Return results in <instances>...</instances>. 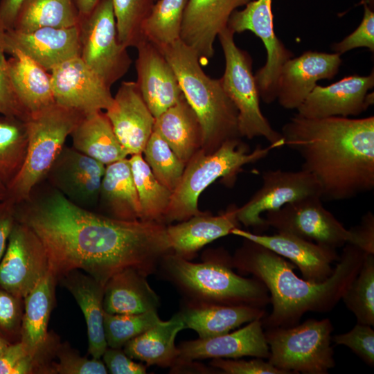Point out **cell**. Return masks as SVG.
I'll return each instance as SVG.
<instances>
[{
    "instance_id": "obj_27",
    "label": "cell",
    "mask_w": 374,
    "mask_h": 374,
    "mask_svg": "<svg viewBox=\"0 0 374 374\" xmlns=\"http://www.w3.org/2000/svg\"><path fill=\"white\" fill-rule=\"evenodd\" d=\"M104 312L111 314H139L157 310L159 297L146 276L133 269L114 275L104 287Z\"/></svg>"
},
{
    "instance_id": "obj_2",
    "label": "cell",
    "mask_w": 374,
    "mask_h": 374,
    "mask_svg": "<svg viewBox=\"0 0 374 374\" xmlns=\"http://www.w3.org/2000/svg\"><path fill=\"white\" fill-rule=\"evenodd\" d=\"M284 144L317 181L321 199L339 201L374 188V116L308 118L296 114L282 127Z\"/></svg>"
},
{
    "instance_id": "obj_23",
    "label": "cell",
    "mask_w": 374,
    "mask_h": 374,
    "mask_svg": "<svg viewBox=\"0 0 374 374\" xmlns=\"http://www.w3.org/2000/svg\"><path fill=\"white\" fill-rule=\"evenodd\" d=\"M5 49L6 53L19 50L50 73L62 62L80 56L78 27H45L30 32L6 30Z\"/></svg>"
},
{
    "instance_id": "obj_35",
    "label": "cell",
    "mask_w": 374,
    "mask_h": 374,
    "mask_svg": "<svg viewBox=\"0 0 374 374\" xmlns=\"http://www.w3.org/2000/svg\"><path fill=\"white\" fill-rule=\"evenodd\" d=\"M80 14L72 0H24L13 28L30 32L38 28L78 26Z\"/></svg>"
},
{
    "instance_id": "obj_42",
    "label": "cell",
    "mask_w": 374,
    "mask_h": 374,
    "mask_svg": "<svg viewBox=\"0 0 374 374\" xmlns=\"http://www.w3.org/2000/svg\"><path fill=\"white\" fill-rule=\"evenodd\" d=\"M162 321L156 310L132 314H111L104 312L103 323L107 347L121 348L131 339Z\"/></svg>"
},
{
    "instance_id": "obj_18",
    "label": "cell",
    "mask_w": 374,
    "mask_h": 374,
    "mask_svg": "<svg viewBox=\"0 0 374 374\" xmlns=\"http://www.w3.org/2000/svg\"><path fill=\"white\" fill-rule=\"evenodd\" d=\"M231 233L260 244L290 260L299 269L303 278L311 283H319L328 279L334 271L332 265L339 258L335 248L285 232L263 235L238 227Z\"/></svg>"
},
{
    "instance_id": "obj_44",
    "label": "cell",
    "mask_w": 374,
    "mask_h": 374,
    "mask_svg": "<svg viewBox=\"0 0 374 374\" xmlns=\"http://www.w3.org/2000/svg\"><path fill=\"white\" fill-rule=\"evenodd\" d=\"M371 327L357 323L350 331L332 337V341L349 348L364 363L373 367L374 330Z\"/></svg>"
},
{
    "instance_id": "obj_56",
    "label": "cell",
    "mask_w": 374,
    "mask_h": 374,
    "mask_svg": "<svg viewBox=\"0 0 374 374\" xmlns=\"http://www.w3.org/2000/svg\"><path fill=\"white\" fill-rule=\"evenodd\" d=\"M8 346L9 344L6 340L0 337V355Z\"/></svg>"
},
{
    "instance_id": "obj_37",
    "label": "cell",
    "mask_w": 374,
    "mask_h": 374,
    "mask_svg": "<svg viewBox=\"0 0 374 374\" xmlns=\"http://www.w3.org/2000/svg\"><path fill=\"white\" fill-rule=\"evenodd\" d=\"M28 143L27 121L0 116V181L7 188L24 163Z\"/></svg>"
},
{
    "instance_id": "obj_51",
    "label": "cell",
    "mask_w": 374,
    "mask_h": 374,
    "mask_svg": "<svg viewBox=\"0 0 374 374\" xmlns=\"http://www.w3.org/2000/svg\"><path fill=\"white\" fill-rule=\"evenodd\" d=\"M28 355L20 341L9 346L0 355V374H14L21 360Z\"/></svg>"
},
{
    "instance_id": "obj_58",
    "label": "cell",
    "mask_w": 374,
    "mask_h": 374,
    "mask_svg": "<svg viewBox=\"0 0 374 374\" xmlns=\"http://www.w3.org/2000/svg\"><path fill=\"white\" fill-rule=\"evenodd\" d=\"M155 1H157V0H155Z\"/></svg>"
},
{
    "instance_id": "obj_47",
    "label": "cell",
    "mask_w": 374,
    "mask_h": 374,
    "mask_svg": "<svg viewBox=\"0 0 374 374\" xmlns=\"http://www.w3.org/2000/svg\"><path fill=\"white\" fill-rule=\"evenodd\" d=\"M59 362L54 364V371L60 374H106L107 369L100 359H89L74 353L62 350Z\"/></svg>"
},
{
    "instance_id": "obj_41",
    "label": "cell",
    "mask_w": 374,
    "mask_h": 374,
    "mask_svg": "<svg viewBox=\"0 0 374 374\" xmlns=\"http://www.w3.org/2000/svg\"><path fill=\"white\" fill-rule=\"evenodd\" d=\"M119 42L125 46L136 47L145 40L142 25L150 15L155 0H111Z\"/></svg>"
},
{
    "instance_id": "obj_20",
    "label": "cell",
    "mask_w": 374,
    "mask_h": 374,
    "mask_svg": "<svg viewBox=\"0 0 374 374\" xmlns=\"http://www.w3.org/2000/svg\"><path fill=\"white\" fill-rule=\"evenodd\" d=\"M136 48V82L146 105L157 118L184 96L172 67L161 50L147 39Z\"/></svg>"
},
{
    "instance_id": "obj_28",
    "label": "cell",
    "mask_w": 374,
    "mask_h": 374,
    "mask_svg": "<svg viewBox=\"0 0 374 374\" xmlns=\"http://www.w3.org/2000/svg\"><path fill=\"white\" fill-rule=\"evenodd\" d=\"M185 328L195 330L199 339L220 336L242 324L267 315L262 308L249 305L190 304L179 312Z\"/></svg>"
},
{
    "instance_id": "obj_29",
    "label": "cell",
    "mask_w": 374,
    "mask_h": 374,
    "mask_svg": "<svg viewBox=\"0 0 374 374\" xmlns=\"http://www.w3.org/2000/svg\"><path fill=\"white\" fill-rule=\"evenodd\" d=\"M62 280L84 314L87 327L89 353L93 358L100 359L107 348L103 323L104 287L79 270L69 272Z\"/></svg>"
},
{
    "instance_id": "obj_33",
    "label": "cell",
    "mask_w": 374,
    "mask_h": 374,
    "mask_svg": "<svg viewBox=\"0 0 374 374\" xmlns=\"http://www.w3.org/2000/svg\"><path fill=\"white\" fill-rule=\"evenodd\" d=\"M70 136L73 148L105 166L128 156L103 111L85 115Z\"/></svg>"
},
{
    "instance_id": "obj_9",
    "label": "cell",
    "mask_w": 374,
    "mask_h": 374,
    "mask_svg": "<svg viewBox=\"0 0 374 374\" xmlns=\"http://www.w3.org/2000/svg\"><path fill=\"white\" fill-rule=\"evenodd\" d=\"M233 35L226 27L217 37L225 59L224 72L220 82L238 110L240 136L249 139L262 136L269 144L277 143L283 136L271 127L261 112L251 58L248 53L236 46Z\"/></svg>"
},
{
    "instance_id": "obj_25",
    "label": "cell",
    "mask_w": 374,
    "mask_h": 374,
    "mask_svg": "<svg viewBox=\"0 0 374 374\" xmlns=\"http://www.w3.org/2000/svg\"><path fill=\"white\" fill-rule=\"evenodd\" d=\"M237 211L231 206L218 215L203 213L166 226L172 253L188 260L206 244L231 233L239 225Z\"/></svg>"
},
{
    "instance_id": "obj_7",
    "label": "cell",
    "mask_w": 374,
    "mask_h": 374,
    "mask_svg": "<svg viewBox=\"0 0 374 374\" xmlns=\"http://www.w3.org/2000/svg\"><path fill=\"white\" fill-rule=\"evenodd\" d=\"M85 115L56 103L28 118V143L23 167L6 188V198L15 205L27 200L42 181L64 142Z\"/></svg>"
},
{
    "instance_id": "obj_10",
    "label": "cell",
    "mask_w": 374,
    "mask_h": 374,
    "mask_svg": "<svg viewBox=\"0 0 374 374\" xmlns=\"http://www.w3.org/2000/svg\"><path fill=\"white\" fill-rule=\"evenodd\" d=\"M80 57L109 87L123 77L132 62L118 38L111 0H99L89 13L80 15Z\"/></svg>"
},
{
    "instance_id": "obj_40",
    "label": "cell",
    "mask_w": 374,
    "mask_h": 374,
    "mask_svg": "<svg viewBox=\"0 0 374 374\" xmlns=\"http://www.w3.org/2000/svg\"><path fill=\"white\" fill-rule=\"evenodd\" d=\"M143 153L154 175L173 192L179 183L186 163L179 159L168 143L154 131Z\"/></svg>"
},
{
    "instance_id": "obj_57",
    "label": "cell",
    "mask_w": 374,
    "mask_h": 374,
    "mask_svg": "<svg viewBox=\"0 0 374 374\" xmlns=\"http://www.w3.org/2000/svg\"><path fill=\"white\" fill-rule=\"evenodd\" d=\"M362 4L368 5L371 9H374V0H361Z\"/></svg>"
},
{
    "instance_id": "obj_4",
    "label": "cell",
    "mask_w": 374,
    "mask_h": 374,
    "mask_svg": "<svg viewBox=\"0 0 374 374\" xmlns=\"http://www.w3.org/2000/svg\"><path fill=\"white\" fill-rule=\"evenodd\" d=\"M158 48L172 67L184 96L199 121L201 150L211 153L225 141L241 137L236 107L220 79H213L202 70L196 52L181 39Z\"/></svg>"
},
{
    "instance_id": "obj_45",
    "label": "cell",
    "mask_w": 374,
    "mask_h": 374,
    "mask_svg": "<svg viewBox=\"0 0 374 374\" xmlns=\"http://www.w3.org/2000/svg\"><path fill=\"white\" fill-rule=\"evenodd\" d=\"M364 13L359 26L339 42L332 45V50L340 55L352 49L365 47L374 51V12L364 3Z\"/></svg>"
},
{
    "instance_id": "obj_48",
    "label": "cell",
    "mask_w": 374,
    "mask_h": 374,
    "mask_svg": "<svg viewBox=\"0 0 374 374\" xmlns=\"http://www.w3.org/2000/svg\"><path fill=\"white\" fill-rule=\"evenodd\" d=\"M121 348H107L103 359L107 371L112 374H145L146 366L134 362Z\"/></svg>"
},
{
    "instance_id": "obj_39",
    "label": "cell",
    "mask_w": 374,
    "mask_h": 374,
    "mask_svg": "<svg viewBox=\"0 0 374 374\" xmlns=\"http://www.w3.org/2000/svg\"><path fill=\"white\" fill-rule=\"evenodd\" d=\"M341 299L355 316L357 323L374 326V254H366Z\"/></svg>"
},
{
    "instance_id": "obj_15",
    "label": "cell",
    "mask_w": 374,
    "mask_h": 374,
    "mask_svg": "<svg viewBox=\"0 0 374 374\" xmlns=\"http://www.w3.org/2000/svg\"><path fill=\"white\" fill-rule=\"evenodd\" d=\"M55 103L84 115L107 110L114 100L110 87L80 56L68 60L50 71Z\"/></svg>"
},
{
    "instance_id": "obj_30",
    "label": "cell",
    "mask_w": 374,
    "mask_h": 374,
    "mask_svg": "<svg viewBox=\"0 0 374 374\" xmlns=\"http://www.w3.org/2000/svg\"><path fill=\"white\" fill-rule=\"evenodd\" d=\"M153 131L186 164L202 148L201 125L185 98L155 118Z\"/></svg>"
},
{
    "instance_id": "obj_31",
    "label": "cell",
    "mask_w": 374,
    "mask_h": 374,
    "mask_svg": "<svg viewBox=\"0 0 374 374\" xmlns=\"http://www.w3.org/2000/svg\"><path fill=\"white\" fill-rule=\"evenodd\" d=\"M98 202L110 217L125 221L141 220L140 202L129 159L106 166Z\"/></svg>"
},
{
    "instance_id": "obj_17",
    "label": "cell",
    "mask_w": 374,
    "mask_h": 374,
    "mask_svg": "<svg viewBox=\"0 0 374 374\" xmlns=\"http://www.w3.org/2000/svg\"><path fill=\"white\" fill-rule=\"evenodd\" d=\"M374 74L347 76L326 87L316 85L297 114L308 118L358 116L373 104Z\"/></svg>"
},
{
    "instance_id": "obj_12",
    "label": "cell",
    "mask_w": 374,
    "mask_h": 374,
    "mask_svg": "<svg viewBox=\"0 0 374 374\" xmlns=\"http://www.w3.org/2000/svg\"><path fill=\"white\" fill-rule=\"evenodd\" d=\"M49 272L44 247L34 231L16 220L0 260V286L25 298Z\"/></svg>"
},
{
    "instance_id": "obj_13",
    "label": "cell",
    "mask_w": 374,
    "mask_h": 374,
    "mask_svg": "<svg viewBox=\"0 0 374 374\" xmlns=\"http://www.w3.org/2000/svg\"><path fill=\"white\" fill-rule=\"evenodd\" d=\"M268 226L335 249L349 242L350 233L327 210L319 196H310L290 202L266 213Z\"/></svg>"
},
{
    "instance_id": "obj_11",
    "label": "cell",
    "mask_w": 374,
    "mask_h": 374,
    "mask_svg": "<svg viewBox=\"0 0 374 374\" xmlns=\"http://www.w3.org/2000/svg\"><path fill=\"white\" fill-rule=\"evenodd\" d=\"M271 2L272 0H251L244 9L235 10L227 24L234 34L251 31L263 42L267 51L266 62L257 71L254 78L260 98L267 104L276 99L281 68L294 56L274 33Z\"/></svg>"
},
{
    "instance_id": "obj_53",
    "label": "cell",
    "mask_w": 374,
    "mask_h": 374,
    "mask_svg": "<svg viewBox=\"0 0 374 374\" xmlns=\"http://www.w3.org/2000/svg\"><path fill=\"white\" fill-rule=\"evenodd\" d=\"M24 0H0V21L6 30L12 29Z\"/></svg>"
},
{
    "instance_id": "obj_14",
    "label": "cell",
    "mask_w": 374,
    "mask_h": 374,
    "mask_svg": "<svg viewBox=\"0 0 374 374\" xmlns=\"http://www.w3.org/2000/svg\"><path fill=\"white\" fill-rule=\"evenodd\" d=\"M310 196L321 197L320 186L309 172L274 170L262 174V185L242 206L238 208L237 218L245 226L263 231L268 229L263 213Z\"/></svg>"
},
{
    "instance_id": "obj_16",
    "label": "cell",
    "mask_w": 374,
    "mask_h": 374,
    "mask_svg": "<svg viewBox=\"0 0 374 374\" xmlns=\"http://www.w3.org/2000/svg\"><path fill=\"white\" fill-rule=\"evenodd\" d=\"M105 167L74 148L64 145L44 179L69 201L90 210L98 203Z\"/></svg>"
},
{
    "instance_id": "obj_50",
    "label": "cell",
    "mask_w": 374,
    "mask_h": 374,
    "mask_svg": "<svg viewBox=\"0 0 374 374\" xmlns=\"http://www.w3.org/2000/svg\"><path fill=\"white\" fill-rule=\"evenodd\" d=\"M16 220V205L7 199H0V260Z\"/></svg>"
},
{
    "instance_id": "obj_5",
    "label": "cell",
    "mask_w": 374,
    "mask_h": 374,
    "mask_svg": "<svg viewBox=\"0 0 374 374\" xmlns=\"http://www.w3.org/2000/svg\"><path fill=\"white\" fill-rule=\"evenodd\" d=\"M167 277L191 301V304L249 305L265 308L269 292L258 279L233 271L232 257L220 251L200 263L169 253L161 262Z\"/></svg>"
},
{
    "instance_id": "obj_26",
    "label": "cell",
    "mask_w": 374,
    "mask_h": 374,
    "mask_svg": "<svg viewBox=\"0 0 374 374\" xmlns=\"http://www.w3.org/2000/svg\"><path fill=\"white\" fill-rule=\"evenodd\" d=\"M7 54L14 92L28 118L54 105L50 73L18 49Z\"/></svg>"
},
{
    "instance_id": "obj_19",
    "label": "cell",
    "mask_w": 374,
    "mask_h": 374,
    "mask_svg": "<svg viewBox=\"0 0 374 374\" xmlns=\"http://www.w3.org/2000/svg\"><path fill=\"white\" fill-rule=\"evenodd\" d=\"M340 55L306 51L290 58L282 66L276 87V99L283 108L297 109L323 79H332L341 64Z\"/></svg>"
},
{
    "instance_id": "obj_49",
    "label": "cell",
    "mask_w": 374,
    "mask_h": 374,
    "mask_svg": "<svg viewBox=\"0 0 374 374\" xmlns=\"http://www.w3.org/2000/svg\"><path fill=\"white\" fill-rule=\"evenodd\" d=\"M351 244L366 253L374 254V215L371 211L365 213L360 223L349 229Z\"/></svg>"
},
{
    "instance_id": "obj_34",
    "label": "cell",
    "mask_w": 374,
    "mask_h": 374,
    "mask_svg": "<svg viewBox=\"0 0 374 374\" xmlns=\"http://www.w3.org/2000/svg\"><path fill=\"white\" fill-rule=\"evenodd\" d=\"M55 280L50 272L24 298L25 313L21 342L29 355L36 357L47 339V326Z\"/></svg>"
},
{
    "instance_id": "obj_43",
    "label": "cell",
    "mask_w": 374,
    "mask_h": 374,
    "mask_svg": "<svg viewBox=\"0 0 374 374\" xmlns=\"http://www.w3.org/2000/svg\"><path fill=\"white\" fill-rule=\"evenodd\" d=\"M6 30L0 21V114L27 121L28 116L15 96L10 78L8 59L6 57Z\"/></svg>"
},
{
    "instance_id": "obj_46",
    "label": "cell",
    "mask_w": 374,
    "mask_h": 374,
    "mask_svg": "<svg viewBox=\"0 0 374 374\" xmlns=\"http://www.w3.org/2000/svg\"><path fill=\"white\" fill-rule=\"evenodd\" d=\"M210 364L226 374H287L260 357L251 360L214 358Z\"/></svg>"
},
{
    "instance_id": "obj_55",
    "label": "cell",
    "mask_w": 374,
    "mask_h": 374,
    "mask_svg": "<svg viewBox=\"0 0 374 374\" xmlns=\"http://www.w3.org/2000/svg\"><path fill=\"white\" fill-rule=\"evenodd\" d=\"M6 198V187L0 181V199Z\"/></svg>"
},
{
    "instance_id": "obj_1",
    "label": "cell",
    "mask_w": 374,
    "mask_h": 374,
    "mask_svg": "<svg viewBox=\"0 0 374 374\" xmlns=\"http://www.w3.org/2000/svg\"><path fill=\"white\" fill-rule=\"evenodd\" d=\"M16 205V219L42 242L55 280L82 270L105 287L116 274L133 269L146 277L172 253L166 226L125 221L75 205L48 184Z\"/></svg>"
},
{
    "instance_id": "obj_8",
    "label": "cell",
    "mask_w": 374,
    "mask_h": 374,
    "mask_svg": "<svg viewBox=\"0 0 374 374\" xmlns=\"http://www.w3.org/2000/svg\"><path fill=\"white\" fill-rule=\"evenodd\" d=\"M333 326L328 318L266 329L268 361L287 374H327L335 366L331 346Z\"/></svg>"
},
{
    "instance_id": "obj_3",
    "label": "cell",
    "mask_w": 374,
    "mask_h": 374,
    "mask_svg": "<svg viewBox=\"0 0 374 374\" xmlns=\"http://www.w3.org/2000/svg\"><path fill=\"white\" fill-rule=\"evenodd\" d=\"M366 254L346 243L332 274L319 283L301 278L294 273L292 262L247 239L232 257V262L239 272L251 274L267 289L272 311L261 319L267 329L295 326L308 312L332 310L358 274Z\"/></svg>"
},
{
    "instance_id": "obj_32",
    "label": "cell",
    "mask_w": 374,
    "mask_h": 374,
    "mask_svg": "<svg viewBox=\"0 0 374 374\" xmlns=\"http://www.w3.org/2000/svg\"><path fill=\"white\" fill-rule=\"evenodd\" d=\"M184 328L179 312L127 342L123 351L130 358L144 362L148 366H174L179 355L175 340Z\"/></svg>"
},
{
    "instance_id": "obj_54",
    "label": "cell",
    "mask_w": 374,
    "mask_h": 374,
    "mask_svg": "<svg viewBox=\"0 0 374 374\" xmlns=\"http://www.w3.org/2000/svg\"><path fill=\"white\" fill-rule=\"evenodd\" d=\"M80 15L90 12L99 0H72Z\"/></svg>"
},
{
    "instance_id": "obj_36",
    "label": "cell",
    "mask_w": 374,
    "mask_h": 374,
    "mask_svg": "<svg viewBox=\"0 0 374 374\" xmlns=\"http://www.w3.org/2000/svg\"><path fill=\"white\" fill-rule=\"evenodd\" d=\"M141 209V220L165 224L172 192L154 175L142 154L129 159Z\"/></svg>"
},
{
    "instance_id": "obj_38",
    "label": "cell",
    "mask_w": 374,
    "mask_h": 374,
    "mask_svg": "<svg viewBox=\"0 0 374 374\" xmlns=\"http://www.w3.org/2000/svg\"><path fill=\"white\" fill-rule=\"evenodd\" d=\"M188 0H157L142 25L145 39L157 47L180 39L184 13Z\"/></svg>"
},
{
    "instance_id": "obj_52",
    "label": "cell",
    "mask_w": 374,
    "mask_h": 374,
    "mask_svg": "<svg viewBox=\"0 0 374 374\" xmlns=\"http://www.w3.org/2000/svg\"><path fill=\"white\" fill-rule=\"evenodd\" d=\"M14 296L0 290V326L10 329L15 326L17 317V306Z\"/></svg>"
},
{
    "instance_id": "obj_24",
    "label": "cell",
    "mask_w": 374,
    "mask_h": 374,
    "mask_svg": "<svg viewBox=\"0 0 374 374\" xmlns=\"http://www.w3.org/2000/svg\"><path fill=\"white\" fill-rule=\"evenodd\" d=\"M178 349L179 355L176 364L207 358L238 359L250 356L268 359L269 356L261 319L249 322L232 332L183 342Z\"/></svg>"
},
{
    "instance_id": "obj_6",
    "label": "cell",
    "mask_w": 374,
    "mask_h": 374,
    "mask_svg": "<svg viewBox=\"0 0 374 374\" xmlns=\"http://www.w3.org/2000/svg\"><path fill=\"white\" fill-rule=\"evenodd\" d=\"M285 145L281 141L267 147L257 146L253 151L240 138L225 141L216 150L205 153L201 149L186 164L181 178L173 190L165 216V222L184 221L203 213L198 209L200 194L213 182L223 178L233 182L248 163L258 161L274 149Z\"/></svg>"
},
{
    "instance_id": "obj_21",
    "label": "cell",
    "mask_w": 374,
    "mask_h": 374,
    "mask_svg": "<svg viewBox=\"0 0 374 374\" xmlns=\"http://www.w3.org/2000/svg\"><path fill=\"white\" fill-rule=\"evenodd\" d=\"M128 155L142 154L155 118L146 105L136 82H122L112 105L105 112Z\"/></svg>"
},
{
    "instance_id": "obj_22",
    "label": "cell",
    "mask_w": 374,
    "mask_h": 374,
    "mask_svg": "<svg viewBox=\"0 0 374 374\" xmlns=\"http://www.w3.org/2000/svg\"><path fill=\"white\" fill-rule=\"evenodd\" d=\"M251 0H188L180 33V39L193 49L200 61L214 54L213 44L225 28L231 14Z\"/></svg>"
}]
</instances>
